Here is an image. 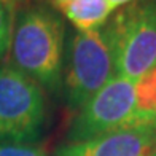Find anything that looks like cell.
<instances>
[{"instance_id": "obj_14", "label": "cell", "mask_w": 156, "mask_h": 156, "mask_svg": "<svg viewBox=\"0 0 156 156\" xmlns=\"http://www.w3.org/2000/svg\"><path fill=\"white\" fill-rule=\"evenodd\" d=\"M150 156H156V151H154V153H151V154H150Z\"/></svg>"}, {"instance_id": "obj_4", "label": "cell", "mask_w": 156, "mask_h": 156, "mask_svg": "<svg viewBox=\"0 0 156 156\" xmlns=\"http://www.w3.org/2000/svg\"><path fill=\"white\" fill-rule=\"evenodd\" d=\"M46 121L43 91L11 64L0 66V142L34 144Z\"/></svg>"}, {"instance_id": "obj_13", "label": "cell", "mask_w": 156, "mask_h": 156, "mask_svg": "<svg viewBox=\"0 0 156 156\" xmlns=\"http://www.w3.org/2000/svg\"><path fill=\"white\" fill-rule=\"evenodd\" d=\"M110 2L116 6V8H119V6H124L127 3H134V2H140V0H110Z\"/></svg>"}, {"instance_id": "obj_11", "label": "cell", "mask_w": 156, "mask_h": 156, "mask_svg": "<svg viewBox=\"0 0 156 156\" xmlns=\"http://www.w3.org/2000/svg\"><path fill=\"white\" fill-rule=\"evenodd\" d=\"M26 0H0V3H3L6 8H10L11 11H15L19 5H24Z\"/></svg>"}, {"instance_id": "obj_3", "label": "cell", "mask_w": 156, "mask_h": 156, "mask_svg": "<svg viewBox=\"0 0 156 156\" xmlns=\"http://www.w3.org/2000/svg\"><path fill=\"white\" fill-rule=\"evenodd\" d=\"M147 126L137 110L136 81L113 75L107 84L76 112L69 142H81L115 131Z\"/></svg>"}, {"instance_id": "obj_10", "label": "cell", "mask_w": 156, "mask_h": 156, "mask_svg": "<svg viewBox=\"0 0 156 156\" xmlns=\"http://www.w3.org/2000/svg\"><path fill=\"white\" fill-rule=\"evenodd\" d=\"M13 13L10 8H6L3 3H0V59L10 49L11 34H13Z\"/></svg>"}, {"instance_id": "obj_5", "label": "cell", "mask_w": 156, "mask_h": 156, "mask_svg": "<svg viewBox=\"0 0 156 156\" xmlns=\"http://www.w3.org/2000/svg\"><path fill=\"white\" fill-rule=\"evenodd\" d=\"M115 75L112 53L102 29L75 32L67 48L66 75L62 78L66 104L78 112Z\"/></svg>"}, {"instance_id": "obj_8", "label": "cell", "mask_w": 156, "mask_h": 156, "mask_svg": "<svg viewBox=\"0 0 156 156\" xmlns=\"http://www.w3.org/2000/svg\"><path fill=\"white\" fill-rule=\"evenodd\" d=\"M137 110L147 126L156 127V67L136 81Z\"/></svg>"}, {"instance_id": "obj_1", "label": "cell", "mask_w": 156, "mask_h": 156, "mask_svg": "<svg viewBox=\"0 0 156 156\" xmlns=\"http://www.w3.org/2000/svg\"><path fill=\"white\" fill-rule=\"evenodd\" d=\"M66 27L48 5H26L13 21L10 64L49 93L62 86Z\"/></svg>"}, {"instance_id": "obj_9", "label": "cell", "mask_w": 156, "mask_h": 156, "mask_svg": "<svg viewBox=\"0 0 156 156\" xmlns=\"http://www.w3.org/2000/svg\"><path fill=\"white\" fill-rule=\"evenodd\" d=\"M0 156H48V153L37 144L0 142Z\"/></svg>"}, {"instance_id": "obj_6", "label": "cell", "mask_w": 156, "mask_h": 156, "mask_svg": "<svg viewBox=\"0 0 156 156\" xmlns=\"http://www.w3.org/2000/svg\"><path fill=\"white\" fill-rule=\"evenodd\" d=\"M156 151V127H131L81 142H67L54 156H150Z\"/></svg>"}, {"instance_id": "obj_12", "label": "cell", "mask_w": 156, "mask_h": 156, "mask_svg": "<svg viewBox=\"0 0 156 156\" xmlns=\"http://www.w3.org/2000/svg\"><path fill=\"white\" fill-rule=\"evenodd\" d=\"M41 2H45V5H48V6H51V8H61L62 6V3H66L67 0H41Z\"/></svg>"}, {"instance_id": "obj_2", "label": "cell", "mask_w": 156, "mask_h": 156, "mask_svg": "<svg viewBox=\"0 0 156 156\" xmlns=\"http://www.w3.org/2000/svg\"><path fill=\"white\" fill-rule=\"evenodd\" d=\"M115 75L137 81L156 67V0L119 6L102 27Z\"/></svg>"}, {"instance_id": "obj_7", "label": "cell", "mask_w": 156, "mask_h": 156, "mask_svg": "<svg viewBox=\"0 0 156 156\" xmlns=\"http://www.w3.org/2000/svg\"><path fill=\"white\" fill-rule=\"evenodd\" d=\"M78 32L99 30L116 10L110 0H67L59 8Z\"/></svg>"}]
</instances>
